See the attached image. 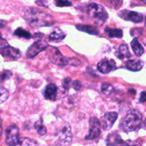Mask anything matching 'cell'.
I'll list each match as a JSON object with an SVG mask.
<instances>
[{
	"instance_id": "cell-1",
	"label": "cell",
	"mask_w": 146,
	"mask_h": 146,
	"mask_svg": "<svg viewBox=\"0 0 146 146\" xmlns=\"http://www.w3.org/2000/svg\"><path fill=\"white\" fill-rule=\"evenodd\" d=\"M24 17L29 25L33 27H46L54 24L51 16L34 8L27 10Z\"/></svg>"
},
{
	"instance_id": "cell-2",
	"label": "cell",
	"mask_w": 146,
	"mask_h": 146,
	"mask_svg": "<svg viewBox=\"0 0 146 146\" xmlns=\"http://www.w3.org/2000/svg\"><path fill=\"white\" fill-rule=\"evenodd\" d=\"M142 119V115L138 110H131L121 120L120 123V128L124 132L136 131L141 125Z\"/></svg>"
},
{
	"instance_id": "cell-3",
	"label": "cell",
	"mask_w": 146,
	"mask_h": 146,
	"mask_svg": "<svg viewBox=\"0 0 146 146\" xmlns=\"http://www.w3.org/2000/svg\"><path fill=\"white\" fill-rule=\"evenodd\" d=\"M48 51L46 54L50 61L54 64L58 66H65L67 64H71L74 66H78L80 64L79 60L76 58H66L60 53L58 48L54 46L47 47Z\"/></svg>"
},
{
	"instance_id": "cell-4",
	"label": "cell",
	"mask_w": 146,
	"mask_h": 146,
	"mask_svg": "<svg viewBox=\"0 0 146 146\" xmlns=\"http://www.w3.org/2000/svg\"><path fill=\"white\" fill-rule=\"evenodd\" d=\"M86 12L94 23L98 25H103L108 19V13L101 5L96 3H91L86 7Z\"/></svg>"
},
{
	"instance_id": "cell-5",
	"label": "cell",
	"mask_w": 146,
	"mask_h": 146,
	"mask_svg": "<svg viewBox=\"0 0 146 146\" xmlns=\"http://www.w3.org/2000/svg\"><path fill=\"white\" fill-rule=\"evenodd\" d=\"M58 142L61 146H68L71 144L72 141V133L71 126L68 123H66L61 128L58 133Z\"/></svg>"
},
{
	"instance_id": "cell-6",
	"label": "cell",
	"mask_w": 146,
	"mask_h": 146,
	"mask_svg": "<svg viewBox=\"0 0 146 146\" xmlns=\"http://www.w3.org/2000/svg\"><path fill=\"white\" fill-rule=\"evenodd\" d=\"M19 140V130L17 125H11L6 131V143L9 146H16Z\"/></svg>"
},
{
	"instance_id": "cell-7",
	"label": "cell",
	"mask_w": 146,
	"mask_h": 146,
	"mask_svg": "<svg viewBox=\"0 0 146 146\" xmlns=\"http://www.w3.org/2000/svg\"><path fill=\"white\" fill-rule=\"evenodd\" d=\"M48 46V43L45 40L39 39L31 44V46L28 48L27 51V57L29 58H34L38 53L45 50Z\"/></svg>"
},
{
	"instance_id": "cell-8",
	"label": "cell",
	"mask_w": 146,
	"mask_h": 146,
	"mask_svg": "<svg viewBox=\"0 0 146 146\" xmlns=\"http://www.w3.org/2000/svg\"><path fill=\"white\" fill-rule=\"evenodd\" d=\"M101 125L97 118H91L89 121V131L86 137V140H94L101 134Z\"/></svg>"
},
{
	"instance_id": "cell-9",
	"label": "cell",
	"mask_w": 146,
	"mask_h": 146,
	"mask_svg": "<svg viewBox=\"0 0 146 146\" xmlns=\"http://www.w3.org/2000/svg\"><path fill=\"white\" fill-rule=\"evenodd\" d=\"M0 53L4 56L9 57L14 60L19 59L21 57L19 50L11 46L8 44H3L0 45Z\"/></svg>"
},
{
	"instance_id": "cell-10",
	"label": "cell",
	"mask_w": 146,
	"mask_h": 146,
	"mask_svg": "<svg viewBox=\"0 0 146 146\" xmlns=\"http://www.w3.org/2000/svg\"><path fill=\"white\" fill-rule=\"evenodd\" d=\"M118 118V113L115 112H108L104 114L101 118V126L104 131H108L114 125Z\"/></svg>"
},
{
	"instance_id": "cell-11",
	"label": "cell",
	"mask_w": 146,
	"mask_h": 146,
	"mask_svg": "<svg viewBox=\"0 0 146 146\" xmlns=\"http://www.w3.org/2000/svg\"><path fill=\"white\" fill-rule=\"evenodd\" d=\"M107 146H131L130 141H124L116 132L111 133L106 138Z\"/></svg>"
},
{
	"instance_id": "cell-12",
	"label": "cell",
	"mask_w": 146,
	"mask_h": 146,
	"mask_svg": "<svg viewBox=\"0 0 146 146\" xmlns=\"http://www.w3.org/2000/svg\"><path fill=\"white\" fill-rule=\"evenodd\" d=\"M119 16L123 19L134 23H140L143 20V15L142 14L128 10H123L119 13Z\"/></svg>"
},
{
	"instance_id": "cell-13",
	"label": "cell",
	"mask_w": 146,
	"mask_h": 146,
	"mask_svg": "<svg viewBox=\"0 0 146 146\" xmlns=\"http://www.w3.org/2000/svg\"><path fill=\"white\" fill-rule=\"evenodd\" d=\"M97 66H98V70L100 72L106 74L114 71L115 69L116 65H115V62L113 59L104 58L98 63Z\"/></svg>"
},
{
	"instance_id": "cell-14",
	"label": "cell",
	"mask_w": 146,
	"mask_h": 146,
	"mask_svg": "<svg viewBox=\"0 0 146 146\" xmlns=\"http://www.w3.org/2000/svg\"><path fill=\"white\" fill-rule=\"evenodd\" d=\"M57 87L55 84H50L47 85L44 90V98L47 100L54 101L56 98Z\"/></svg>"
},
{
	"instance_id": "cell-15",
	"label": "cell",
	"mask_w": 146,
	"mask_h": 146,
	"mask_svg": "<svg viewBox=\"0 0 146 146\" xmlns=\"http://www.w3.org/2000/svg\"><path fill=\"white\" fill-rule=\"evenodd\" d=\"M144 66L143 61L139 59L128 60L125 63V67L132 71H141Z\"/></svg>"
},
{
	"instance_id": "cell-16",
	"label": "cell",
	"mask_w": 146,
	"mask_h": 146,
	"mask_svg": "<svg viewBox=\"0 0 146 146\" xmlns=\"http://www.w3.org/2000/svg\"><path fill=\"white\" fill-rule=\"evenodd\" d=\"M115 55L119 59L128 58L131 56V54L128 49V46L126 44H121L118 47V51L115 53Z\"/></svg>"
},
{
	"instance_id": "cell-17",
	"label": "cell",
	"mask_w": 146,
	"mask_h": 146,
	"mask_svg": "<svg viewBox=\"0 0 146 146\" xmlns=\"http://www.w3.org/2000/svg\"><path fill=\"white\" fill-rule=\"evenodd\" d=\"M66 37V34L63 31H61L60 29H56L54 31L50 34L49 40L53 42H58L64 39Z\"/></svg>"
},
{
	"instance_id": "cell-18",
	"label": "cell",
	"mask_w": 146,
	"mask_h": 146,
	"mask_svg": "<svg viewBox=\"0 0 146 146\" xmlns=\"http://www.w3.org/2000/svg\"><path fill=\"white\" fill-rule=\"evenodd\" d=\"M131 48H132L133 51L135 53V55L137 56H141L144 53V48L143 46L140 44L138 40L136 38H134L131 43Z\"/></svg>"
},
{
	"instance_id": "cell-19",
	"label": "cell",
	"mask_w": 146,
	"mask_h": 146,
	"mask_svg": "<svg viewBox=\"0 0 146 146\" xmlns=\"http://www.w3.org/2000/svg\"><path fill=\"white\" fill-rule=\"evenodd\" d=\"M77 29L79 31H84V32L88 33L89 34H92V35H98L99 31L97 29L96 27H92L90 25H84V24H78V25L76 26Z\"/></svg>"
},
{
	"instance_id": "cell-20",
	"label": "cell",
	"mask_w": 146,
	"mask_h": 146,
	"mask_svg": "<svg viewBox=\"0 0 146 146\" xmlns=\"http://www.w3.org/2000/svg\"><path fill=\"white\" fill-rule=\"evenodd\" d=\"M105 32L111 38H122L123 37V31L119 29L106 27L105 29Z\"/></svg>"
},
{
	"instance_id": "cell-21",
	"label": "cell",
	"mask_w": 146,
	"mask_h": 146,
	"mask_svg": "<svg viewBox=\"0 0 146 146\" xmlns=\"http://www.w3.org/2000/svg\"><path fill=\"white\" fill-rule=\"evenodd\" d=\"M16 146H39V144L31 138H19Z\"/></svg>"
},
{
	"instance_id": "cell-22",
	"label": "cell",
	"mask_w": 146,
	"mask_h": 146,
	"mask_svg": "<svg viewBox=\"0 0 146 146\" xmlns=\"http://www.w3.org/2000/svg\"><path fill=\"white\" fill-rule=\"evenodd\" d=\"M34 128L36 129L37 132L40 135L43 136V135H46V128L43 125L42 121H38L34 123Z\"/></svg>"
},
{
	"instance_id": "cell-23",
	"label": "cell",
	"mask_w": 146,
	"mask_h": 146,
	"mask_svg": "<svg viewBox=\"0 0 146 146\" xmlns=\"http://www.w3.org/2000/svg\"><path fill=\"white\" fill-rule=\"evenodd\" d=\"M14 34L16 36L19 37H21V38H27V39H29V38H31V34L29 31H26L25 29L22 28H18L15 31H14Z\"/></svg>"
},
{
	"instance_id": "cell-24",
	"label": "cell",
	"mask_w": 146,
	"mask_h": 146,
	"mask_svg": "<svg viewBox=\"0 0 146 146\" xmlns=\"http://www.w3.org/2000/svg\"><path fill=\"white\" fill-rule=\"evenodd\" d=\"M101 90L104 95L109 96L111 95V93L113 91V88L111 84H107V83H104V84H102V85H101Z\"/></svg>"
},
{
	"instance_id": "cell-25",
	"label": "cell",
	"mask_w": 146,
	"mask_h": 146,
	"mask_svg": "<svg viewBox=\"0 0 146 146\" xmlns=\"http://www.w3.org/2000/svg\"><path fill=\"white\" fill-rule=\"evenodd\" d=\"M9 94L4 87L0 86V104L4 103L8 98Z\"/></svg>"
},
{
	"instance_id": "cell-26",
	"label": "cell",
	"mask_w": 146,
	"mask_h": 146,
	"mask_svg": "<svg viewBox=\"0 0 146 146\" xmlns=\"http://www.w3.org/2000/svg\"><path fill=\"white\" fill-rule=\"evenodd\" d=\"M54 4L58 7H71L72 5L71 2H70L68 0H54Z\"/></svg>"
},
{
	"instance_id": "cell-27",
	"label": "cell",
	"mask_w": 146,
	"mask_h": 146,
	"mask_svg": "<svg viewBox=\"0 0 146 146\" xmlns=\"http://www.w3.org/2000/svg\"><path fill=\"white\" fill-rule=\"evenodd\" d=\"M109 1L111 3L113 7L115 8L121 7V4H122V0H109Z\"/></svg>"
},
{
	"instance_id": "cell-28",
	"label": "cell",
	"mask_w": 146,
	"mask_h": 146,
	"mask_svg": "<svg viewBox=\"0 0 146 146\" xmlns=\"http://www.w3.org/2000/svg\"><path fill=\"white\" fill-rule=\"evenodd\" d=\"M72 86L76 91H79L81 88V83L79 81H78V80H76V81L73 82Z\"/></svg>"
},
{
	"instance_id": "cell-29",
	"label": "cell",
	"mask_w": 146,
	"mask_h": 146,
	"mask_svg": "<svg viewBox=\"0 0 146 146\" xmlns=\"http://www.w3.org/2000/svg\"><path fill=\"white\" fill-rule=\"evenodd\" d=\"M71 84V79L70 78H65V80H64V85H63V86H64V88H65L66 90H68V88H69L70 87V84Z\"/></svg>"
},
{
	"instance_id": "cell-30",
	"label": "cell",
	"mask_w": 146,
	"mask_h": 146,
	"mask_svg": "<svg viewBox=\"0 0 146 146\" xmlns=\"http://www.w3.org/2000/svg\"><path fill=\"white\" fill-rule=\"evenodd\" d=\"M11 75H12V74H11V73L10 72V71H4V74H3L2 76H1V78H2L3 80L8 79V78H9L11 76Z\"/></svg>"
},
{
	"instance_id": "cell-31",
	"label": "cell",
	"mask_w": 146,
	"mask_h": 146,
	"mask_svg": "<svg viewBox=\"0 0 146 146\" xmlns=\"http://www.w3.org/2000/svg\"><path fill=\"white\" fill-rule=\"evenodd\" d=\"M146 101V92L145 91H143L141 94V96L139 98L140 103H144Z\"/></svg>"
},
{
	"instance_id": "cell-32",
	"label": "cell",
	"mask_w": 146,
	"mask_h": 146,
	"mask_svg": "<svg viewBox=\"0 0 146 146\" xmlns=\"http://www.w3.org/2000/svg\"><path fill=\"white\" fill-rule=\"evenodd\" d=\"M36 4L42 7H47V0H36Z\"/></svg>"
},
{
	"instance_id": "cell-33",
	"label": "cell",
	"mask_w": 146,
	"mask_h": 146,
	"mask_svg": "<svg viewBox=\"0 0 146 146\" xmlns=\"http://www.w3.org/2000/svg\"><path fill=\"white\" fill-rule=\"evenodd\" d=\"M6 24H7V21H4V20L0 19V29L3 28V27H4Z\"/></svg>"
},
{
	"instance_id": "cell-34",
	"label": "cell",
	"mask_w": 146,
	"mask_h": 146,
	"mask_svg": "<svg viewBox=\"0 0 146 146\" xmlns=\"http://www.w3.org/2000/svg\"><path fill=\"white\" fill-rule=\"evenodd\" d=\"M1 118H0V135H1Z\"/></svg>"
},
{
	"instance_id": "cell-35",
	"label": "cell",
	"mask_w": 146,
	"mask_h": 146,
	"mask_svg": "<svg viewBox=\"0 0 146 146\" xmlns=\"http://www.w3.org/2000/svg\"><path fill=\"white\" fill-rule=\"evenodd\" d=\"M144 125H145V127L146 128V118L145 119V121H144Z\"/></svg>"
},
{
	"instance_id": "cell-36",
	"label": "cell",
	"mask_w": 146,
	"mask_h": 146,
	"mask_svg": "<svg viewBox=\"0 0 146 146\" xmlns=\"http://www.w3.org/2000/svg\"><path fill=\"white\" fill-rule=\"evenodd\" d=\"M140 1H143V3H145V4H146V0H140Z\"/></svg>"
},
{
	"instance_id": "cell-37",
	"label": "cell",
	"mask_w": 146,
	"mask_h": 146,
	"mask_svg": "<svg viewBox=\"0 0 146 146\" xmlns=\"http://www.w3.org/2000/svg\"><path fill=\"white\" fill-rule=\"evenodd\" d=\"M145 25H146V20H145Z\"/></svg>"
}]
</instances>
